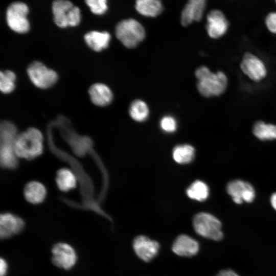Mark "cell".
<instances>
[{"instance_id":"obj_20","label":"cell","mask_w":276,"mask_h":276,"mask_svg":"<svg viewBox=\"0 0 276 276\" xmlns=\"http://www.w3.org/2000/svg\"><path fill=\"white\" fill-rule=\"evenodd\" d=\"M44 186L38 181H31L24 188V196L26 199L33 204L42 202L46 195Z\"/></svg>"},{"instance_id":"obj_26","label":"cell","mask_w":276,"mask_h":276,"mask_svg":"<svg viewBox=\"0 0 276 276\" xmlns=\"http://www.w3.org/2000/svg\"><path fill=\"white\" fill-rule=\"evenodd\" d=\"M16 76L11 71L1 72L0 74V89L2 93L9 94L15 88V81Z\"/></svg>"},{"instance_id":"obj_21","label":"cell","mask_w":276,"mask_h":276,"mask_svg":"<svg viewBox=\"0 0 276 276\" xmlns=\"http://www.w3.org/2000/svg\"><path fill=\"white\" fill-rule=\"evenodd\" d=\"M252 132L262 141L276 140V125L262 121H257L253 126Z\"/></svg>"},{"instance_id":"obj_23","label":"cell","mask_w":276,"mask_h":276,"mask_svg":"<svg viewBox=\"0 0 276 276\" xmlns=\"http://www.w3.org/2000/svg\"><path fill=\"white\" fill-rule=\"evenodd\" d=\"M129 113L133 120L139 122H143L146 121L149 116V107L144 101L135 100L130 105Z\"/></svg>"},{"instance_id":"obj_12","label":"cell","mask_w":276,"mask_h":276,"mask_svg":"<svg viewBox=\"0 0 276 276\" xmlns=\"http://www.w3.org/2000/svg\"><path fill=\"white\" fill-rule=\"evenodd\" d=\"M25 222L20 217L10 213L0 216V238L9 239L20 233L24 228Z\"/></svg>"},{"instance_id":"obj_19","label":"cell","mask_w":276,"mask_h":276,"mask_svg":"<svg viewBox=\"0 0 276 276\" xmlns=\"http://www.w3.org/2000/svg\"><path fill=\"white\" fill-rule=\"evenodd\" d=\"M135 8L141 15L150 17H155L163 11L161 0H135Z\"/></svg>"},{"instance_id":"obj_29","label":"cell","mask_w":276,"mask_h":276,"mask_svg":"<svg viewBox=\"0 0 276 276\" xmlns=\"http://www.w3.org/2000/svg\"><path fill=\"white\" fill-rule=\"evenodd\" d=\"M265 25L267 29L272 34L276 35V11H272L265 18Z\"/></svg>"},{"instance_id":"obj_30","label":"cell","mask_w":276,"mask_h":276,"mask_svg":"<svg viewBox=\"0 0 276 276\" xmlns=\"http://www.w3.org/2000/svg\"><path fill=\"white\" fill-rule=\"evenodd\" d=\"M81 20V12L79 8L76 6H73L70 13L68 18V26L75 27L77 26Z\"/></svg>"},{"instance_id":"obj_34","label":"cell","mask_w":276,"mask_h":276,"mask_svg":"<svg viewBox=\"0 0 276 276\" xmlns=\"http://www.w3.org/2000/svg\"><path fill=\"white\" fill-rule=\"evenodd\" d=\"M274 2H275V4H276V0H274Z\"/></svg>"},{"instance_id":"obj_24","label":"cell","mask_w":276,"mask_h":276,"mask_svg":"<svg viewBox=\"0 0 276 276\" xmlns=\"http://www.w3.org/2000/svg\"><path fill=\"white\" fill-rule=\"evenodd\" d=\"M187 194L192 199L203 201L208 197L209 189L204 182L200 180H196L188 188Z\"/></svg>"},{"instance_id":"obj_14","label":"cell","mask_w":276,"mask_h":276,"mask_svg":"<svg viewBox=\"0 0 276 276\" xmlns=\"http://www.w3.org/2000/svg\"><path fill=\"white\" fill-rule=\"evenodd\" d=\"M206 4V0H188L181 12V24L186 27L194 21H200L203 16Z\"/></svg>"},{"instance_id":"obj_33","label":"cell","mask_w":276,"mask_h":276,"mask_svg":"<svg viewBox=\"0 0 276 276\" xmlns=\"http://www.w3.org/2000/svg\"><path fill=\"white\" fill-rule=\"evenodd\" d=\"M270 201L271 206L276 211V192L271 195Z\"/></svg>"},{"instance_id":"obj_3","label":"cell","mask_w":276,"mask_h":276,"mask_svg":"<svg viewBox=\"0 0 276 276\" xmlns=\"http://www.w3.org/2000/svg\"><path fill=\"white\" fill-rule=\"evenodd\" d=\"M17 128L12 123L4 121L0 127V162L4 168L14 169L17 166V157L14 151V143L17 136Z\"/></svg>"},{"instance_id":"obj_15","label":"cell","mask_w":276,"mask_h":276,"mask_svg":"<svg viewBox=\"0 0 276 276\" xmlns=\"http://www.w3.org/2000/svg\"><path fill=\"white\" fill-rule=\"evenodd\" d=\"M199 248L198 243L186 235L177 237L172 246V249L175 254L183 257L195 255L198 252Z\"/></svg>"},{"instance_id":"obj_16","label":"cell","mask_w":276,"mask_h":276,"mask_svg":"<svg viewBox=\"0 0 276 276\" xmlns=\"http://www.w3.org/2000/svg\"><path fill=\"white\" fill-rule=\"evenodd\" d=\"M91 102L96 105L103 107L109 105L113 98L110 88L103 83L92 85L88 90Z\"/></svg>"},{"instance_id":"obj_31","label":"cell","mask_w":276,"mask_h":276,"mask_svg":"<svg viewBox=\"0 0 276 276\" xmlns=\"http://www.w3.org/2000/svg\"><path fill=\"white\" fill-rule=\"evenodd\" d=\"M8 263L6 261L1 258L0 259V276H6L8 272Z\"/></svg>"},{"instance_id":"obj_25","label":"cell","mask_w":276,"mask_h":276,"mask_svg":"<svg viewBox=\"0 0 276 276\" xmlns=\"http://www.w3.org/2000/svg\"><path fill=\"white\" fill-rule=\"evenodd\" d=\"M194 148L189 145H181L175 147L173 151L174 160L181 164L191 162L194 157Z\"/></svg>"},{"instance_id":"obj_1","label":"cell","mask_w":276,"mask_h":276,"mask_svg":"<svg viewBox=\"0 0 276 276\" xmlns=\"http://www.w3.org/2000/svg\"><path fill=\"white\" fill-rule=\"evenodd\" d=\"M195 75L198 80L197 89L204 97L219 96L227 87L228 78L222 71L212 72L209 67L203 65L196 69Z\"/></svg>"},{"instance_id":"obj_17","label":"cell","mask_w":276,"mask_h":276,"mask_svg":"<svg viewBox=\"0 0 276 276\" xmlns=\"http://www.w3.org/2000/svg\"><path fill=\"white\" fill-rule=\"evenodd\" d=\"M74 6L68 0H55L53 3L52 12L55 23L60 28L68 26V18L71 9Z\"/></svg>"},{"instance_id":"obj_27","label":"cell","mask_w":276,"mask_h":276,"mask_svg":"<svg viewBox=\"0 0 276 276\" xmlns=\"http://www.w3.org/2000/svg\"><path fill=\"white\" fill-rule=\"evenodd\" d=\"M90 11L95 14L102 15L107 10V0H85Z\"/></svg>"},{"instance_id":"obj_6","label":"cell","mask_w":276,"mask_h":276,"mask_svg":"<svg viewBox=\"0 0 276 276\" xmlns=\"http://www.w3.org/2000/svg\"><path fill=\"white\" fill-rule=\"evenodd\" d=\"M29 13L28 6L20 2L10 4L6 11V21L9 28L18 33H25L30 29L27 18Z\"/></svg>"},{"instance_id":"obj_8","label":"cell","mask_w":276,"mask_h":276,"mask_svg":"<svg viewBox=\"0 0 276 276\" xmlns=\"http://www.w3.org/2000/svg\"><path fill=\"white\" fill-rule=\"evenodd\" d=\"M27 73L32 82L40 88L52 86L58 79L57 74L54 71L39 61L32 63L28 67Z\"/></svg>"},{"instance_id":"obj_22","label":"cell","mask_w":276,"mask_h":276,"mask_svg":"<svg viewBox=\"0 0 276 276\" xmlns=\"http://www.w3.org/2000/svg\"><path fill=\"white\" fill-rule=\"evenodd\" d=\"M56 182L58 188L64 192L68 191L76 186V179L74 174L66 168H62L58 171Z\"/></svg>"},{"instance_id":"obj_9","label":"cell","mask_w":276,"mask_h":276,"mask_svg":"<svg viewBox=\"0 0 276 276\" xmlns=\"http://www.w3.org/2000/svg\"><path fill=\"white\" fill-rule=\"evenodd\" d=\"M53 264L56 267L68 270L76 264L77 255L75 249L69 244L58 242L51 249Z\"/></svg>"},{"instance_id":"obj_18","label":"cell","mask_w":276,"mask_h":276,"mask_svg":"<svg viewBox=\"0 0 276 276\" xmlns=\"http://www.w3.org/2000/svg\"><path fill=\"white\" fill-rule=\"evenodd\" d=\"M111 36L106 31H93L84 36V40L87 45L93 50L100 52L108 47Z\"/></svg>"},{"instance_id":"obj_7","label":"cell","mask_w":276,"mask_h":276,"mask_svg":"<svg viewBox=\"0 0 276 276\" xmlns=\"http://www.w3.org/2000/svg\"><path fill=\"white\" fill-rule=\"evenodd\" d=\"M242 73L251 80L259 82L266 77L267 69L264 62L256 55L246 52L240 65Z\"/></svg>"},{"instance_id":"obj_32","label":"cell","mask_w":276,"mask_h":276,"mask_svg":"<svg viewBox=\"0 0 276 276\" xmlns=\"http://www.w3.org/2000/svg\"><path fill=\"white\" fill-rule=\"evenodd\" d=\"M216 276H239L236 272L231 269H224L220 271Z\"/></svg>"},{"instance_id":"obj_11","label":"cell","mask_w":276,"mask_h":276,"mask_svg":"<svg viewBox=\"0 0 276 276\" xmlns=\"http://www.w3.org/2000/svg\"><path fill=\"white\" fill-rule=\"evenodd\" d=\"M226 191L237 204L244 201L251 202L255 197V191L249 182L241 179H235L228 182Z\"/></svg>"},{"instance_id":"obj_10","label":"cell","mask_w":276,"mask_h":276,"mask_svg":"<svg viewBox=\"0 0 276 276\" xmlns=\"http://www.w3.org/2000/svg\"><path fill=\"white\" fill-rule=\"evenodd\" d=\"M229 21L224 13L218 9L210 11L206 16V30L210 37L218 39L228 30Z\"/></svg>"},{"instance_id":"obj_4","label":"cell","mask_w":276,"mask_h":276,"mask_svg":"<svg viewBox=\"0 0 276 276\" xmlns=\"http://www.w3.org/2000/svg\"><path fill=\"white\" fill-rule=\"evenodd\" d=\"M115 33L118 39L127 48H135L145 38L144 27L133 18L122 20L116 26Z\"/></svg>"},{"instance_id":"obj_2","label":"cell","mask_w":276,"mask_h":276,"mask_svg":"<svg viewBox=\"0 0 276 276\" xmlns=\"http://www.w3.org/2000/svg\"><path fill=\"white\" fill-rule=\"evenodd\" d=\"M43 136L33 127L18 134L14 143V151L17 157L32 159L40 155L43 151Z\"/></svg>"},{"instance_id":"obj_5","label":"cell","mask_w":276,"mask_h":276,"mask_svg":"<svg viewBox=\"0 0 276 276\" xmlns=\"http://www.w3.org/2000/svg\"><path fill=\"white\" fill-rule=\"evenodd\" d=\"M193 225L199 235L215 241H220L223 237L221 223L219 220L208 213H199L193 218Z\"/></svg>"},{"instance_id":"obj_28","label":"cell","mask_w":276,"mask_h":276,"mask_svg":"<svg viewBox=\"0 0 276 276\" xmlns=\"http://www.w3.org/2000/svg\"><path fill=\"white\" fill-rule=\"evenodd\" d=\"M160 127L166 132H173L176 129L177 122L172 116H165L160 121Z\"/></svg>"},{"instance_id":"obj_13","label":"cell","mask_w":276,"mask_h":276,"mask_svg":"<svg viewBox=\"0 0 276 276\" xmlns=\"http://www.w3.org/2000/svg\"><path fill=\"white\" fill-rule=\"evenodd\" d=\"M133 247L140 259L149 262L158 254L159 245L157 242L145 236H139L133 241Z\"/></svg>"}]
</instances>
